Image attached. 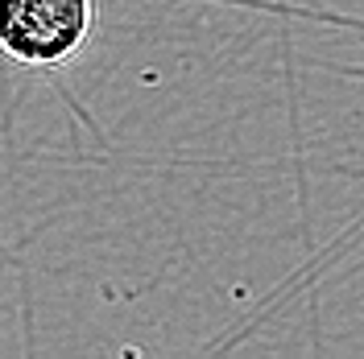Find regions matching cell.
Wrapping results in <instances>:
<instances>
[{
	"label": "cell",
	"mask_w": 364,
	"mask_h": 359,
	"mask_svg": "<svg viewBox=\"0 0 364 359\" xmlns=\"http://www.w3.org/2000/svg\"><path fill=\"white\" fill-rule=\"evenodd\" d=\"M95 33V0H0V54L25 70H58Z\"/></svg>",
	"instance_id": "1"
}]
</instances>
